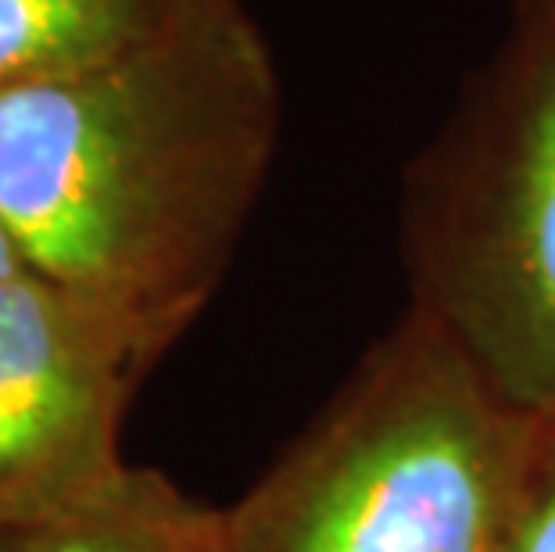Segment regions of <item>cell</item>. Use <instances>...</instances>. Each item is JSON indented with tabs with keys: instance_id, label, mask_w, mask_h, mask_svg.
Here are the masks:
<instances>
[{
	"instance_id": "6da1fadb",
	"label": "cell",
	"mask_w": 555,
	"mask_h": 552,
	"mask_svg": "<svg viewBox=\"0 0 555 552\" xmlns=\"http://www.w3.org/2000/svg\"><path fill=\"white\" fill-rule=\"evenodd\" d=\"M273 140L266 43L237 0H205L112 62L0 87V219L162 359L216 295Z\"/></svg>"
},
{
	"instance_id": "7a4b0ae2",
	"label": "cell",
	"mask_w": 555,
	"mask_h": 552,
	"mask_svg": "<svg viewBox=\"0 0 555 552\" xmlns=\"http://www.w3.org/2000/svg\"><path fill=\"white\" fill-rule=\"evenodd\" d=\"M538 431L412 309L222 510L227 552H505Z\"/></svg>"
},
{
	"instance_id": "3957f363",
	"label": "cell",
	"mask_w": 555,
	"mask_h": 552,
	"mask_svg": "<svg viewBox=\"0 0 555 552\" xmlns=\"http://www.w3.org/2000/svg\"><path fill=\"white\" fill-rule=\"evenodd\" d=\"M416 309L505 402L555 420V62L444 183Z\"/></svg>"
},
{
	"instance_id": "277c9868",
	"label": "cell",
	"mask_w": 555,
	"mask_h": 552,
	"mask_svg": "<svg viewBox=\"0 0 555 552\" xmlns=\"http://www.w3.org/2000/svg\"><path fill=\"white\" fill-rule=\"evenodd\" d=\"M155 362L112 312L37 269L0 280V527L122 474L126 409Z\"/></svg>"
},
{
	"instance_id": "5b68a950",
	"label": "cell",
	"mask_w": 555,
	"mask_h": 552,
	"mask_svg": "<svg viewBox=\"0 0 555 552\" xmlns=\"http://www.w3.org/2000/svg\"><path fill=\"white\" fill-rule=\"evenodd\" d=\"M0 552H227V527L158 470L126 466L76 506L4 524Z\"/></svg>"
},
{
	"instance_id": "8992f818",
	"label": "cell",
	"mask_w": 555,
	"mask_h": 552,
	"mask_svg": "<svg viewBox=\"0 0 555 552\" xmlns=\"http://www.w3.org/2000/svg\"><path fill=\"white\" fill-rule=\"evenodd\" d=\"M205 0H0V87L112 62L180 26Z\"/></svg>"
},
{
	"instance_id": "52a82bcc",
	"label": "cell",
	"mask_w": 555,
	"mask_h": 552,
	"mask_svg": "<svg viewBox=\"0 0 555 552\" xmlns=\"http://www.w3.org/2000/svg\"><path fill=\"white\" fill-rule=\"evenodd\" d=\"M505 552H555V420H541Z\"/></svg>"
},
{
	"instance_id": "ba28073f",
	"label": "cell",
	"mask_w": 555,
	"mask_h": 552,
	"mask_svg": "<svg viewBox=\"0 0 555 552\" xmlns=\"http://www.w3.org/2000/svg\"><path fill=\"white\" fill-rule=\"evenodd\" d=\"M26 258H22L15 238H11V230L4 227V219H0V280L4 277H15V273H26Z\"/></svg>"
}]
</instances>
